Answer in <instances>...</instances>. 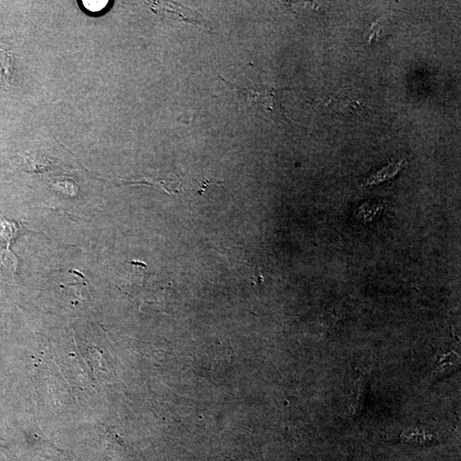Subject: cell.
<instances>
[{
    "mask_svg": "<svg viewBox=\"0 0 461 461\" xmlns=\"http://www.w3.org/2000/svg\"><path fill=\"white\" fill-rule=\"evenodd\" d=\"M227 83L231 85L232 88L237 91L240 95L245 96L248 101L258 104L265 111H274L280 107L276 89L267 86L243 88L232 83H228V81Z\"/></svg>",
    "mask_w": 461,
    "mask_h": 461,
    "instance_id": "obj_1",
    "label": "cell"
},
{
    "mask_svg": "<svg viewBox=\"0 0 461 461\" xmlns=\"http://www.w3.org/2000/svg\"><path fill=\"white\" fill-rule=\"evenodd\" d=\"M126 184L152 185V187L164 190V191L169 193L170 196L179 194V193L183 191V184H182V181L178 180L177 178H174V179H170V178H168V179L160 180L143 179L134 181H127L126 182Z\"/></svg>",
    "mask_w": 461,
    "mask_h": 461,
    "instance_id": "obj_2",
    "label": "cell"
},
{
    "mask_svg": "<svg viewBox=\"0 0 461 461\" xmlns=\"http://www.w3.org/2000/svg\"><path fill=\"white\" fill-rule=\"evenodd\" d=\"M13 78V57L5 50L0 49V88L10 87Z\"/></svg>",
    "mask_w": 461,
    "mask_h": 461,
    "instance_id": "obj_3",
    "label": "cell"
},
{
    "mask_svg": "<svg viewBox=\"0 0 461 461\" xmlns=\"http://www.w3.org/2000/svg\"><path fill=\"white\" fill-rule=\"evenodd\" d=\"M401 165L402 162H398V164H390L385 166V168L375 173L374 176H371L370 179H368L367 185L378 184L379 182L390 179V178L396 176L400 171Z\"/></svg>",
    "mask_w": 461,
    "mask_h": 461,
    "instance_id": "obj_4",
    "label": "cell"
},
{
    "mask_svg": "<svg viewBox=\"0 0 461 461\" xmlns=\"http://www.w3.org/2000/svg\"><path fill=\"white\" fill-rule=\"evenodd\" d=\"M101 3H103V2H101ZM86 3H87V5H85V6H87V9L91 10H94V11H97L98 10H101V9H103V8L104 6H106V3H104V5H103V6H100V3H99V1H92V2H89V3L86 2Z\"/></svg>",
    "mask_w": 461,
    "mask_h": 461,
    "instance_id": "obj_5",
    "label": "cell"
}]
</instances>
